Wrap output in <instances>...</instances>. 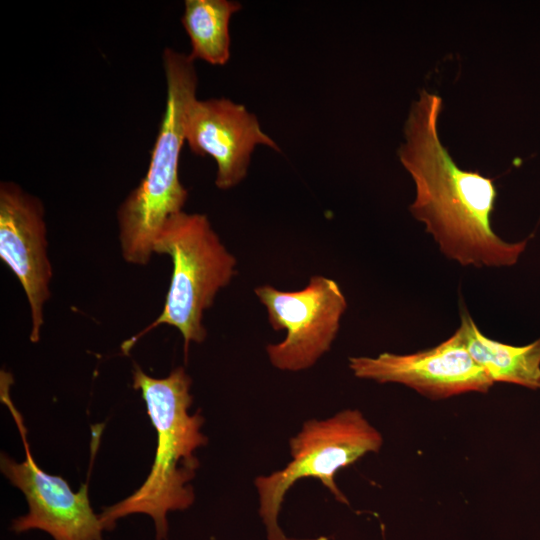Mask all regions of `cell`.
<instances>
[{"mask_svg":"<svg viewBox=\"0 0 540 540\" xmlns=\"http://www.w3.org/2000/svg\"><path fill=\"white\" fill-rule=\"evenodd\" d=\"M45 208L13 181L0 183V258L22 286L30 309V341L37 343L50 297L52 266L47 254Z\"/></svg>","mask_w":540,"mask_h":540,"instance_id":"cell-9","label":"cell"},{"mask_svg":"<svg viewBox=\"0 0 540 540\" xmlns=\"http://www.w3.org/2000/svg\"><path fill=\"white\" fill-rule=\"evenodd\" d=\"M348 361L357 378L401 384L431 400L487 393L494 384L473 360L457 330L425 350L409 354L383 352L376 357H350Z\"/></svg>","mask_w":540,"mask_h":540,"instance_id":"cell-8","label":"cell"},{"mask_svg":"<svg viewBox=\"0 0 540 540\" xmlns=\"http://www.w3.org/2000/svg\"><path fill=\"white\" fill-rule=\"evenodd\" d=\"M189 54L166 47L162 53L166 105L147 172L117 211L123 259L147 265L157 234L174 214L183 211L188 190L179 178L187 110L196 98L198 76Z\"/></svg>","mask_w":540,"mask_h":540,"instance_id":"cell-3","label":"cell"},{"mask_svg":"<svg viewBox=\"0 0 540 540\" xmlns=\"http://www.w3.org/2000/svg\"><path fill=\"white\" fill-rule=\"evenodd\" d=\"M153 252L170 256L173 264L164 307L150 325L124 341L121 350L128 354L142 336L168 325L181 333L187 356L192 342L205 340L204 312L236 275L237 260L221 242L207 215L185 211L166 220L156 236Z\"/></svg>","mask_w":540,"mask_h":540,"instance_id":"cell-4","label":"cell"},{"mask_svg":"<svg viewBox=\"0 0 540 540\" xmlns=\"http://www.w3.org/2000/svg\"><path fill=\"white\" fill-rule=\"evenodd\" d=\"M441 110V97L423 89L404 125L398 157L415 184L409 210L449 260L465 267L513 266L529 239L509 242L495 233L494 180L461 169L452 159L438 133Z\"/></svg>","mask_w":540,"mask_h":540,"instance_id":"cell-1","label":"cell"},{"mask_svg":"<svg viewBox=\"0 0 540 540\" xmlns=\"http://www.w3.org/2000/svg\"><path fill=\"white\" fill-rule=\"evenodd\" d=\"M274 330H285L283 341L268 344L270 363L283 371L312 367L335 340L347 301L338 283L312 276L301 290L282 291L271 285L255 288Z\"/></svg>","mask_w":540,"mask_h":540,"instance_id":"cell-6","label":"cell"},{"mask_svg":"<svg viewBox=\"0 0 540 540\" xmlns=\"http://www.w3.org/2000/svg\"><path fill=\"white\" fill-rule=\"evenodd\" d=\"M11 382V375L2 371L1 401L15 419L26 457L23 462L18 463L2 454L0 466L2 473L23 492L29 506L28 514L15 519L12 529L16 532L40 529L55 540H103L99 515H96L90 506L87 483L83 484L78 492H73L65 479L46 473L34 461L22 416L10 399Z\"/></svg>","mask_w":540,"mask_h":540,"instance_id":"cell-7","label":"cell"},{"mask_svg":"<svg viewBox=\"0 0 540 540\" xmlns=\"http://www.w3.org/2000/svg\"><path fill=\"white\" fill-rule=\"evenodd\" d=\"M191 378L177 367L165 378H153L138 365L132 371L133 388L139 390L148 416L157 432V448L145 482L130 496L104 508L99 514L103 530H111L121 517L144 513L152 517L156 540L167 534V513L185 510L195 499L188 483L199 466L194 452L207 443L200 432L204 419L189 414Z\"/></svg>","mask_w":540,"mask_h":540,"instance_id":"cell-2","label":"cell"},{"mask_svg":"<svg viewBox=\"0 0 540 540\" xmlns=\"http://www.w3.org/2000/svg\"><path fill=\"white\" fill-rule=\"evenodd\" d=\"M185 142L198 156H210L217 165L215 185L228 190L245 179L251 155L258 145L280 151L261 128L255 114L227 98H195L187 110Z\"/></svg>","mask_w":540,"mask_h":540,"instance_id":"cell-10","label":"cell"},{"mask_svg":"<svg viewBox=\"0 0 540 540\" xmlns=\"http://www.w3.org/2000/svg\"><path fill=\"white\" fill-rule=\"evenodd\" d=\"M473 360L495 382L540 389V337L514 346L484 335L466 311L456 329Z\"/></svg>","mask_w":540,"mask_h":540,"instance_id":"cell-11","label":"cell"},{"mask_svg":"<svg viewBox=\"0 0 540 540\" xmlns=\"http://www.w3.org/2000/svg\"><path fill=\"white\" fill-rule=\"evenodd\" d=\"M382 445V434L358 409L306 421L289 441L292 460L284 469L254 481L268 540H291L280 529L278 515L286 492L297 480L318 479L338 502L349 504L335 482L336 473L367 453L378 452Z\"/></svg>","mask_w":540,"mask_h":540,"instance_id":"cell-5","label":"cell"},{"mask_svg":"<svg viewBox=\"0 0 540 540\" xmlns=\"http://www.w3.org/2000/svg\"><path fill=\"white\" fill-rule=\"evenodd\" d=\"M242 5L231 0H186L181 23L191 44V58L223 66L231 56L230 20Z\"/></svg>","mask_w":540,"mask_h":540,"instance_id":"cell-12","label":"cell"}]
</instances>
